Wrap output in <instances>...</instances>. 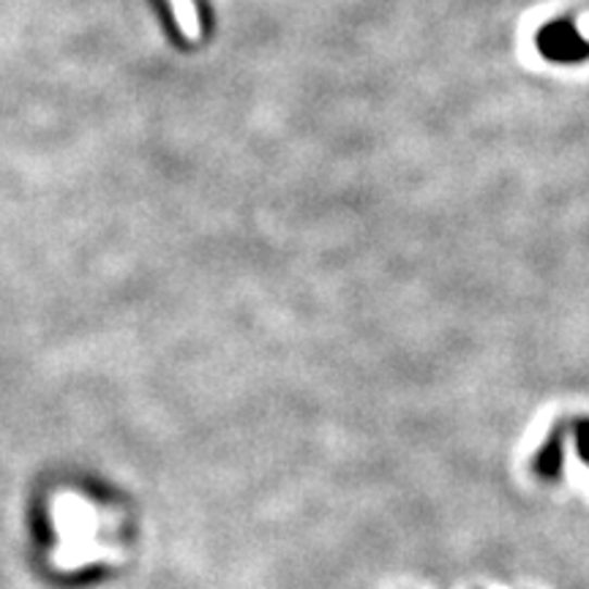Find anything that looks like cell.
<instances>
[{"label": "cell", "instance_id": "1", "mask_svg": "<svg viewBox=\"0 0 589 589\" xmlns=\"http://www.w3.org/2000/svg\"><path fill=\"white\" fill-rule=\"evenodd\" d=\"M562 428H554L551 437L546 439V446L540 448L538 456H535V473L540 475L543 480H554L562 475Z\"/></svg>", "mask_w": 589, "mask_h": 589}, {"label": "cell", "instance_id": "2", "mask_svg": "<svg viewBox=\"0 0 589 589\" xmlns=\"http://www.w3.org/2000/svg\"><path fill=\"white\" fill-rule=\"evenodd\" d=\"M170 7L175 12V23L184 30L186 39H197L200 36V17H197V9L191 0H170Z\"/></svg>", "mask_w": 589, "mask_h": 589}, {"label": "cell", "instance_id": "3", "mask_svg": "<svg viewBox=\"0 0 589 589\" xmlns=\"http://www.w3.org/2000/svg\"><path fill=\"white\" fill-rule=\"evenodd\" d=\"M573 437H576L578 459H581L584 464H589V417H581V421L573 423Z\"/></svg>", "mask_w": 589, "mask_h": 589}]
</instances>
